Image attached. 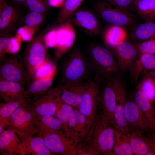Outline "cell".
Instances as JSON below:
<instances>
[{
	"instance_id": "obj_1",
	"label": "cell",
	"mask_w": 155,
	"mask_h": 155,
	"mask_svg": "<svg viewBox=\"0 0 155 155\" xmlns=\"http://www.w3.org/2000/svg\"><path fill=\"white\" fill-rule=\"evenodd\" d=\"M115 129L98 114L85 137L98 155H113L112 149Z\"/></svg>"
},
{
	"instance_id": "obj_2",
	"label": "cell",
	"mask_w": 155,
	"mask_h": 155,
	"mask_svg": "<svg viewBox=\"0 0 155 155\" xmlns=\"http://www.w3.org/2000/svg\"><path fill=\"white\" fill-rule=\"evenodd\" d=\"M90 63L96 73L95 79L101 81L110 76H119L121 73L113 54L103 46L92 45L89 48Z\"/></svg>"
},
{
	"instance_id": "obj_3",
	"label": "cell",
	"mask_w": 155,
	"mask_h": 155,
	"mask_svg": "<svg viewBox=\"0 0 155 155\" xmlns=\"http://www.w3.org/2000/svg\"><path fill=\"white\" fill-rule=\"evenodd\" d=\"M100 82L88 79L78 109L85 117L89 129L98 114L100 103Z\"/></svg>"
},
{
	"instance_id": "obj_4",
	"label": "cell",
	"mask_w": 155,
	"mask_h": 155,
	"mask_svg": "<svg viewBox=\"0 0 155 155\" xmlns=\"http://www.w3.org/2000/svg\"><path fill=\"white\" fill-rule=\"evenodd\" d=\"M47 27L27 44L24 52L23 60L30 80L34 71L47 57L48 47L44 38L50 30Z\"/></svg>"
},
{
	"instance_id": "obj_5",
	"label": "cell",
	"mask_w": 155,
	"mask_h": 155,
	"mask_svg": "<svg viewBox=\"0 0 155 155\" xmlns=\"http://www.w3.org/2000/svg\"><path fill=\"white\" fill-rule=\"evenodd\" d=\"M29 100L18 109L11 115L9 128L18 135L39 134L35 123V114L30 106Z\"/></svg>"
},
{
	"instance_id": "obj_6",
	"label": "cell",
	"mask_w": 155,
	"mask_h": 155,
	"mask_svg": "<svg viewBox=\"0 0 155 155\" xmlns=\"http://www.w3.org/2000/svg\"><path fill=\"white\" fill-rule=\"evenodd\" d=\"M107 76L100 82V115L102 119L115 129L114 113L116 97L112 76Z\"/></svg>"
},
{
	"instance_id": "obj_7",
	"label": "cell",
	"mask_w": 155,
	"mask_h": 155,
	"mask_svg": "<svg viewBox=\"0 0 155 155\" xmlns=\"http://www.w3.org/2000/svg\"><path fill=\"white\" fill-rule=\"evenodd\" d=\"M88 73L86 61L80 51L75 50L64 64L60 83L84 82L88 76Z\"/></svg>"
},
{
	"instance_id": "obj_8",
	"label": "cell",
	"mask_w": 155,
	"mask_h": 155,
	"mask_svg": "<svg viewBox=\"0 0 155 155\" xmlns=\"http://www.w3.org/2000/svg\"><path fill=\"white\" fill-rule=\"evenodd\" d=\"M0 77L18 83L24 87L30 82L23 58L16 54L6 57L0 63Z\"/></svg>"
},
{
	"instance_id": "obj_9",
	"label": "cell",
	"mask_w": 155,
	"mask_h": 155,
	"mask_svg": "<svg viewBox=\"0 0 155 155\" xmlns=\"http://www.w3.org/2000/svg\"><path fill=\"white\" fill-rule=\"evenodd\" d=\"M61 86L50 88L44 94L30 100V106L36 116H53L60 98Z\"/></svg>"
},
{
	"instance_id": "obj_10",
	"label": "cell",
	"mask_w": 155,
	"mask_h": 155,
	"mask_svg": "<svg viewBox=\"0 0 155 155\" xmlns=\"http://www.w3.org/2000/svg\"><path fill=\"white\" fill-rule=\"evenodd\" d=\"M96 10L106 22L122 27L133 24L134 20L131 13L113 7L100 0L95 4Z\"/></svg>"
},
{
	"instance_id": "obj_11",
	"label": "cell",
	"mask_w": 155,
	"mask_h": 155,
	"mask_svg": "<svg viewBox=\"0 0 155 155\" xmlns=\"http://www.w3.org/2000/svg\"><path fill=\"white\" fill-rule=\"evenodd\" d=\"M41 135L48 148L56 154L76 155L77 143L65 132Z\"/></svg>"
},
{
	"instance_id": "obj_12",
	"label": "cell",
	"mask_w": 155,
	"mask_h": 155,
	"mask_svg": "<svg viewBox=\"0 0 155 155\" xmlns=\"http://www.w3.org/2000/svg\"><path fill=\"white\" fill-rule=\"evenodd\" d=\"M65 22L70 23L90 35H97L100 32V25L97 17L93 12L86 9L79 8Z\"/></svg>"
},
{
	"instance_id": "obj_13",
	"label": "cell",
	"mask_w": 155,
	"mask_h": 155,
	"mask_svg": "<svg viewBox=\"0 0 155 155\" xmlns=\"http://www.w3.org/2000/svg\"><path fill=\"white\" fill-rule=\"evenodd\" d=\"M125 114L130 131L144 133L150 131L149 123L133 100H127Z\"/></svg>"
},
{
	"instance_id": "obj_14",
	"label": "cell",
	"mask_w": 155,
	"mask_h": 155,
	"mask_svg": "<svg viewBox=\"0 0 155 155\" xmlns=\"http://www.w3.org/2000/svg\"><path fill=\"white\" fill-rule=\"evenodd\" d=\"M111 49L121 71L129 70L140 54L136 45L126 40L118 43Z\"/></svg>"
},
{
	"instance_id": "obj_15",
	"label": "cell",
	"mask_w": 155,
	"mask_h": 155,
	"mask_svg": "<svg viewBox=\"0 0 155 155\" xmlns=\"http://www.w3.org/2000/svg\"><path fill=\"white\" fill-rule=\"evenodd\" d=\"M56 29L57 44L55 47V55L59 58L72 47L75 41L76 33L73 25L67 22Z\"/></svg>"
},
{
	"instance_id": "obj_16",
	"label": "cell",
	"mask_w": 155,
	"mask_h": 155,
	"mask_svg": "<svg viewBox=\"0 0 155 155\" xmlns=\"http://www.w3.org/2000/svg\"><path fill=\"white\" fill-rule=\"evenodd\" d=\"M29 134L18 135L25 155H53L56 154L46 145L44 139L40 134L36 136Z\"/></svg>"
},
{
	"instance_id": "obj_17",
	"label": "cell",
	"mask_w": 155,
	"mask_h": 155,
	"mask_svg": "<svg viewBox=\"0 0 155 155\" xmlns=\"http://www.w3.org/2000/svg\"><path fill=\"white\" fill-rule=\"evenodd\" d=\"M88 130L84 116L78 109H73L69 117L67 134L77 143L86 136Z\"/></svg>"
},
{
	"instance_id": "obj_18",
	"label": "cell",
	"mask_w": 155,
	"mask_h": 155,
	"mask_svg": "<svg viewBox=\"0 0 155 155\" xmlns=\"http://www.w3.org/2000/svg\"><path fill=\"white\" fill-rule=\"evenodd\" d=\"M1 155H24L17 134L9 128L0 134Z\"/></svg>"
},
{
	"instance_id": "obj_19",
	"label": "cell",
	"mask_w": 155,
	"mask_h": 155,
	"mask_svg": "<svg viewBox=\"0 0 155 155\" xmlns=\"http://www.w3.org/2000/svg\"><path fill=\"white\" fill-rule=\"evenodd\" d=\"M86 82L77 83H60V98L65 103L78 109L80 103Z\"/></svg>"
},
{
	"instance_id": "obj_20",
	"label": "cell",
	"mask_w": 155,
	"mask_h": 155,
	"mask_svg": "<svg viewBox=\"0 0 155 155\" xmlns=\"http://www.w3.org/2000/svg\"><path fill=\"white\" fill-rule=\"evenodd\" d=\"M21 18V13L17 7L7 3L0 12V36L14 30Z\"/></svg>"
},
{
	"instance_id": "obj_21",
	"label": "cell",
	"mask_w": 155,
	"mask_h": 155,
	"mask_svg": "<svg viewBox=\"0 0 155 155\" xmlns=\"http://www.w3.org/2000/svg\"><path fill=\"white\" fill-rule=\"evenodd\" d=\"M155 70V53H142L133 63L129 70L132 78L136 82L145 73Z\"/></svg>"
},
{
	"instance_id": "obj_22",
	"label": "cell",
	"mask_w": 155,
	"mask_h": 155,
	"mask_svg": "<svg viewBox=\"0 0 155 155\" xmlns=\"http://www.w3.org/2000/svg\"><path fill=\"white\" fill-rule=\"evenodd\" d=\"M57 72L48 77L31 80L23 97L32 100L46 92L52 84Z\"/></svg>"
},
{
	"instance_id": "obj_23",
	"label": "cell",
	"mask_w": 155,
	"mask_h": 155,
	"mask_svg": "<svg viewBox=\"0 0 155 155\" xmlns=\"http://www.w3.org/2000/svg\"><path fill=\"white\" fill-rule=\"evenodd\" d=\"M133 100L148 120L150 131L155 132V108L148 98L138 87L134 92Z\"/></svg>"
},
{
	"instance_id": "obj_24",
	"label": "cell",
	"mask_w": 155,
	"mask_h": 155,
	"mask_svg": "<svg viewBox=\"0 0 155 155\" xmlns=\"http://www.w3.org/2000/svg\"><path fill=\"white\" fill-rule=\"evenodd\" d=\"M140 132L129 131L126 133L133 155H147L153 152L151 138L145 137Z\"/></svg>"
},
{
	"instance_id": "obj_25",
	"label": "cell",
	"mask_w": 155,
	"mask_h": 155,
	"mask_svg": "<svg viewBox=\"0 0 155 155\" xmlns=\"http://www.w3.org/2000/svg\"><path fill=\"white\" fill-rule=\"evenodd\" d=\"M25 90L20 84L0 77V96L6 102L23 97Z\"/></svg>"
},
{
	"instance_id": "obj_26",
	"label": "cell",
	"mask_w": 155,
	"mask_h": 155,
	"mask_svg": "<svg viewBox=\"0 0 155 155\" xmlns=\"http://www.w3.org/2000/svg\"><path fill=\"white\" fill-rule=\"evenodd\" d=\"M35 123L40 134L65 132L61 122L53 116H36Z\"/></svg>"
},
{
	"instance_id": "obj_27",
	"label": "cell",
	"mask_w": 155,
	"mask_h": 155,
	"mask_svg": "<svg viewBox=\"0 0 155 155\" xmlns=\"http://www.w3.org/2000/svg\"><path fill=\"white\" fill-rule=\"evenodd\" d=\"M29 99L22 97L17 100L1 104L0 107V134L4 131V128L8 126L12 114Z\"/></svg>"
},
{
	"instance_id": "obj_28",
	"label": "cell",
	"mask_w": 155,
	"mask_h": 155,
	"mask_svg": "<svg viewBox=\"0 0 155 155\" xmlns=\"http://www.w3.org/2000/svg\"><path fill=\"white\" fill-rule=\"evenodd\" d=\"M133 7L137 14L146 22L155 20V0H136Z\"/></svg>"
},
{
	"instance_id": "obj_29",
	"label": "cell",
	"mask_w": 155,
	"mask_h": 155,
	"mask_svg": "<svg viewBox=\"0 0 155 155\" xmlns=\"http://www.w3.org/2000/svg\"><path fill=\"white\" fill-rule=\"evenodd\" d=\"M127 33L123 27L112 25L106 30L104 35L105 44L112 49L119 42L125 40Z\"/></svg>"
},
{
	"instance_id": "obj_30",
	"label": "cell",
	"mask_w": 155,
	"mask_h": 155,
	"mask_svg": "<svg viewBox=\"0 0 155 155\" xmlns=\"http://www.w3.org/2000/svg\"><path fill=\"white\" fill-rule=\"evenodd\" d=\"M112 152L113 155H133L127 134L123 133L118 129L115 130Z\"/></svg>"
},
{
	"instance_id": "obj_31",
	"label": "cell",
	"mask_w": 155,
	"mask_h": 155,
	"mask_svg": "<svg viewBox=\"0 0 155 155\" xmlns=\"http://www.w3.org/2000/svg\"><path fill=\"white\" fill-rule=\"evenodd\" d=\"M142 76L138 87L153 103L155 102V70L146 72Z\"/></svg>"
},
{
	"instance_id": "obj_32",
	"label": "cell",
	"mask_w": 155,
	"mask_h": 155,
	"mask_svg": "<svg viewBox=\"0 0 155 155\" xmlns=\"http://www.w3.org/2000/svg\"><path fill=\"white\" fill-rule=\"evenodd\" d=\"M155 35V22H146L138 26L133 31L132 38L134 39L144 41Z\"/></svg>"
},
{
	"instance_id": "obj_33",
	"label": "cell",
	"mask_w": 155,
	"mask_h": 155,
	"mask_svg": "<svg viewBox=\"0 0 155 155\" xmlns=\"http://www.w3.org/2000/svg\"><path fill=\"white\" fill-rule=\"evenodd\" d=\"M84 0H65L61 7L56 23L60 25L67 18L79 8Z\"/></svg>"
},
{
	"instance_id": "obj_34",
	"label": "cell",
	"mask_w": 155,
	"mask_h": 155,
	"mask_svg": "<svg viewBox=\"0 0 155 155\" xmlns=\"http://www.w3.org/2000/svg\"><path fill=\"white\" fill-rule=\"evenodd\" d=\"M57 71L55 64L47 57L34 70L30 78V81L34 79L48 77Z\"/></svg>"
},
{
	"instance_id": "obj_35",
	"label": "cell",
	"mask_w": 155,
	"mask_h": 155,
	"mask_svg": "<svg viewBox=\"0 0 155 155\" xmlns=\"http://www.w3.org/2000/svg\"><path fill=\"white\" fill-rule=\"evenodd\" d=\"M73 108L71 105L64 102L60 98H59L55 115L62 123L65 132L67 134L68 119L70 113L73 109Z\"/></svg>"
},
{
	"instance_id": "obj_36",
	"label": "cell",
	"mask_w": 155,
	"mask_h": 155,
	"mask_svg": "<svg viewBox=\"0 0 155 155\" xmlns=\"http://www.w3.org/2000/svg\"><path fill=\"white\" fill-rule=\"evenodd\" d=\"M45 14L30 11L23 18L22 20L24 26L36 30L44 20Z\"/></svg>"
},
{
	"instance_id": "obj_37",
	"label": "cell",
	"mask_w": 155,
	"mask_h": 155,
	"mask_svg": "<svg viewBox=\"0 0 155 155\" xmlns=\"http://www.w3.org/2000/svg\"><path fill=\"white\" fill-rule=\"evenodd\" d=\"M30 11L45 14L49 6L47 0H26L23 4Z\"/></svg>"
},
{
	"instance_id": "obj_38",
	"label": "cell",
	"mask_w": 155,
	"mask_h": 155,
	"mask_svg": "<svg viewBox=\"0 0 155 155\" xmlns=\"http://www.w3.org/2000/svg\"><path fill=\"white\" fill-rule=\"evenodd\" d=\"M98 155V153L88 142L86 137L77 143L76 155Z\"/></svg>"
},
{
	"instance_id": "obj_39",
	"label": "cell",
	"mask_w": 155,
	"mask_h": 155,
	"mask_svg": "<svg viewBox=\"0 0 155 155\" xmlns=\"http://www.w3.org/2000/svg\"><path fill=\"white\" fill-rule=\"evenodd\" d=\"M110 5L130 13V11L133 7V0H100Z\"/></svg>"
},
{
	"instance_id": "obj_40",
	"label": "cell",
	"mask_w": 155,
	"mask_h": 155,
	"mask_svg": "<svg viewBox=\"0 0 155 155\" xmlns=\"http://www.w3.org/2000/svg\"><path fill=\"white\" fill-rule=\"evenodd\" d=\"M140 54L155 53V35L150 38L136 44Z\"/></svg>"
},
{
	"instance_id": "obj_41",
	"label": "cell",
	"mask_w": 155,
	"mask_h": 155,
	"mask_svg": "<svg viewBox=\"0 0 155 155\" xmlns=\"http://www.w3.org/2000/svg\"><path fill=\"white\" fill-rule=\"evenodd\" d=\"M14 30L0 36V61H3L6 57V49L10 38L12 36Z\"/></svg>"
},
{
	"instance_id": "obj_42",
	"label": "cell",
	"mask_w": 155,
	"mask_h": 155,
	"mask_svg": "<svg viewBox=\"0 0 155 155\" xmlns=\"http://www.w3.org/2000/svg\"><path fill=\"white\" fill-rule=\"evenodd\" d=\"M36 30L33 28L24 26L17 30L16 35L20 36L23 41L30 42L33 39Z\"/></svg>"
},
{
	"instance_id": "obj_43",
	"label": "cell",
	"mask_w": 155,
	"mask_h": 155,
	"mask_svg": "<svg viewBox=\"0 0 155 155\" xmlns=\"http://www.w3.org/2000/svg\"><path fill=\"white\" fill-rule=\"evenodd\" d=\"M20 37L16 35L10 38L6 49V53L15 54L19 51L21 45Z\"/></svg>"
},
{
	"instance_id": "obj_44",
	"label": "cell",
	"mask_w": 155,
	"mask_h": 155,
	"mask_svg": "<svg viewBox=\"0 0 155 155\" xmlns=\"http://www.w3.org/2000/svg\"><path fill=\"white\" fill-rule=\"evenodd\" d=\"M44 40L48 47H55L57 44L56 29H50L46 34Z\"/></svg>"
},
{
	"instance_id": "obj_45",
	"label": "cell",
	"mask_w": 155,
	"mask_h": 155,
	"mask_svg": "<svg viewBox=\"0 0 155 155\" xmlns=\"http://www.w3.org/2000/svg\"><path fill=\"white\" fill-rule=\"evenodd\" d=\"M49 6L54 7H61L63 5L65 0H47Z\"/></svg>"
},
{
	"instance_id": "obj_46",
	"label": "cell",
	"mask_w": 155,
	"mask_h": 155,
	"mask_svg": "<svg viewBox=\"0 0 155 155\" xmlns=\"http://www.w3.org/2000/svg\"><path fill=\"white\" fill-rule=\"evenodd\" d=\"M7 1V0H0V12L3 10L8 3Z\"/></svg>"
},
{
	"instance_id": "obj_47",
	"label": "cell",
	"mask_w": 155,
	"mask_h": 155,
	"mask_svg": "<svg viewBox=\"0 0 155 155\" xmlns=\"http://www.w3.org/2000/svg\"><path fill=\"white\" fill-rule=\"evenodd\" d=\"M26 0H11L12 1L14 4H20L24 2Z\"/></svg>"
},
{
	"instance_id": "obj_48",
	"label": "cell",
	"mask_w": 155,
	"mask_h": 155,
	"mask_svg": "<svg viewBox=\"0 0 155 155\" xmlns=\"http://www.w3.org/2000/svg\"><path fill=\"white\" fill-rule=\"evenodd\" d=\"M133 2H134V1H135V0H133Z\"/></svg>"
},
{
	"instance_id": "obj_49",
	"label": "cell",
	"mask_w": 155,
	"mask_h": 155,
	"mask_svg": "<svg viewBox=\"0 0 155 155\" xmlns=\"http://www.w3.org/2000/svg\"><path fill=\"white\" fill-rule=\"evenodd\" d=\"M154 136L155 137V135H154Z\"/></svg>"
}]
</instances>
